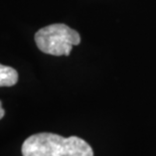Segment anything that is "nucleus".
<instances>
[{
	"instance_id": "1",
	"label": "nucleus",
	"mask_w": 156,
	"mask_h": 156,
	"mask_svg": "<svg viewBox=\"0 0 156 156\" xmlns=\"http://www.w3.org/2000/svg\"><path fill=\"white\" fill-rule=\"evenodd\" d=\"M22 156H94L88 142L78 136L62 137L54 133L29 136L21 147Z\"/></svg>"
},
{
	"instance_id": "2",
	"label": "nucleus",
	"mask_w": 156,
	"mask_h": 156,
	"mask_svg": "<svg viewBox=\"0 0 156 156\" xmlns=\"http://www.w3.org/2000/svg\"><path fill=\"white\" fill-rule=\"evenodd\" d=\"M35 44L39 51L55 56L71 54L73 46L81 42L79 32L64 23H55L36 31Z\"/></svg>"
},
{
	"instance_id": "3",
	"label": "nucleus",
	"mask_w": 156,
	"mask_h": 156,
	"mask_svg": "<svg viewBox=\"0 0 156 156\" xmlns=\"http://www.w3.org/2000/svg\"><path fill=\"white\" fill-rule=\"evenodd\" d=\"M18 81V74L11 67L0 64V87H12Z\"/></svg>"
},
{
	"instance_id": "4",
	"label": "nucleus",
	"mask_w": 156,
	"mask_h": 156,
	"mask_svg": "<svg viewBox=\"0 0 156 156\" xmlns=\"http://www.w3.org/2000/svg\"><path fill=\"white\" fill-rule=\"evenodd\" d=\"M4 114H5V111L3 110V108H2V103L1 101H0V120L4 117Z\"/></svg>"
}]
</instances>
